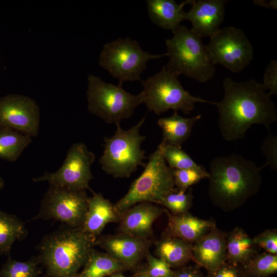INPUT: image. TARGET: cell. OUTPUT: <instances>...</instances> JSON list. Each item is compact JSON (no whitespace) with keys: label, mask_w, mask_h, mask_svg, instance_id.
<instances>
[{"label":"cell","mask_w":277,"mask_h":277,"mask_svg":"<svg viewBox=\"0 0 277 277\" xmlns=\"http://www.w3.org/2000/svg\"><path fill=\"white\" fill-rule=\"evenodd\" d=\"M223 87V98L215 105L220 133L225 140L244 139L254 124L264 126L270 131V125L277 121V111L262 83L254 79L238 82L226 77Z\"/></svg>","instance_id":"cell-1"},{"label":"cell","mask_w":277,"mask_h":277,"mask_svg":"<svg viewBox=\"0 0 277 277\" xmlns=\"http://www.w3.org/2000/svg\"><path fill=\"white\" fill-rule=\"evenodd\" d=\"M262 168L238 154L213 158L209 163L208 194L213 204L234 210L256 194L262 183Z\"/></svg>","instance_id":"cell-2"},{"label":"cell","mask_w":277,"mask_h":277,"mask_svg":"<svg viewBox=\"0 0 277 277\" xmlns=\"http://www.w3.org/2000/svg\"><path fill=\"white\" fill-rule=\"evenodd\" d=\"M96 238L81 228L62 229L45 235L38 245L41 264L49 277H75L86 264Z\"/></svg>","instance_id":"cell-3"},{"label":"cell","mask_w":277,"mask_h":277,"mask_svg":"<svg viewBox=\"0 0 277 277\" xmlns=\"http://www.w3.org/2000/svg\"><path fill=\"white\" fill-rule=\"evenodd\" d=\"M172 32L173 37L165 40L169 57L166 69L200 83L210 80L214 75L215 68L202 37L185 25L179 26Z\"/></svg>","instance_id":"cell-4"},{"label":"cell","mask_w":277,"mask_h":277,"mask_svg":"<svg viewBox=\"0 0 277 277\" xmlns=\"http://www.w3.org/2000/svg\"><path fill=\"white\" fill-rule=\"evenodd\" d=\"M162 143L148 157L141 175L134 180L127 193L114 207L120 215L140 203L161 204L168 194L177 191L173 176V169L167 164L162 153Z\"/></svg>","instance_id":"cell-5"},{"label":"cell","mask_w":277,"mask_h":277,"mask_svg":"<svg viewBox=\"0 0 277 277\" xmlns=\"http://www.w3.org/2000/svg\"><path fill=\"white\" fill-rule=\"evenodd\" d=\"M145 121L143 117L136 125L127 130L116 124V131L112 136L104 138V151L99 160L102 169L114 178H127L138 166H146L145 152L141 144L146 136L140 129Z\"/></svg>","instance_id":"cell-6"},{"label":"cell","mask_w":277,"mask_h":277,"mask_svg":"<svg viewBox=\"0 0 277 277\" xmlns=\"http://www.w3.org/2000/svg\"><path fill=\"white\" fill-rule=\"evenodd\" d=\"M178 77L164 66L159 72L145 81H141L143 87L141 92L143 103H145L149 111L161 115L172 109L189 114L196 103L215 105L214 102L192 95L184 88Z\"/></svg>","instance_id":"cell-7"},{"label":"cell","mask_w":277,"mask_h":277,"mask_svg":"<svg viewBox=\"0 0 277 277\" xmlns=\"http://www.w3.org/2000/svg\"><path fill=\"white\" fill-rule=\"evenodd\" d=\"M87 98L88 111L108 124H120L130 117L135 108L143 103L141 93L133 95L125 91L122 84L106 83L90 74Z\"/></svg>","instance_id":"cell-8"},{"label":"cell","mask_w":277,"mask_h":277,"mask_svg":"<svg viewBox=\"0 0 277 277\" xmlns=\"http://www.w3.org/2000/svg\"><path fill=\"white\" fill-rule=\"evenodd\" d=\"M164 56H167V53L152 54L143 50L137 42L129 37L118 38L103 46L99 64L122 84L141 81L140 76L147 62Z\"/></svg>","instance_id":"cell-9"},{"label":"cell","mask_w":277,"mask_h":277,"mask_svg":"<svg viewBox=\"0 0 277 277\" xmlns=\"http://www.w3.org/2000/svg\"><path fill=\"white\" fill-rule=\"evenodd\" d=\"M85 190H76L50 185L33 219L54 220L70 228H82L87 211Z\"/></svg>","instance_id":"cell-10"},{"label":"cell","mask_w":277,"mask_h":277,"mask_svg":"<svg viewBox=\"0 0 277 277\" xmlns=\"http://www.w3.org/2000/svg\"><path fill=\"white\" fill-rule=\"evenodd\" d=\"M210 38L206 47L214 65H222L232 72L237 73L253 59V46L240 28L231 26L220 28Z\"/></svg>","instance_id":"cell-11"},{"label":"cell","mask_w":277,"mask_h":277,"mask_svg":"<svg viewBox=\"0 0 277 277\" xmlns=\"http://www.w3.org/2000/svg\"><path fill=\"white\" fill-rule=\"evenodd\" d=\"M95 159V154L84 143H75L69 149L59 169L52 173L46 172L33 181H47L50 185L72 190L90 189L89 184L93 179L91 167Z\"/></svg>","instance_id":"cell-12"},{"label":"cell","mask_w":277,"mask_h":277,"mask_svg":"<svg viewBox=\"0 0 277 277\" xmlns=\"http://www.w3.org/2000/svg\"><path fill=\"white\" fill-rule=\"evenodd\" d=\"M39 123V107L33 100L16 94L0 98V127L31 137L38 135Z\"/></svg>","instance_id":"cell-13"},{"label":"cell","mask_w":277,"mask_h":277,"mask_svg":"<svg viewBox=\"0 0 277 277\" xmlns=\"http://www.w3.org/2000/svg\"><path fill=\"white\" fill-rule=\"evenodd\" d=\"M151 245L148 239L128 234L105 235L96 239L95 245L105 249L107 253L124 264L133 267L149 252Z\"/></svg>","instance_id":"cell-14"},{"label":"cell","mask_w":277,"mask_h":277,"mask_svg":"<svg viewBox=\"0 0 277 277\" xmlns=\"http://www.w3.org/2000/svg\"><path fill=\"white\" fill-rule=\"evenodd\" d=\"M226 0H192L191 7L185 13V20L189 21L190 28L201 37H211L223 22Z\"/></svg>","instance_id":"cell-15"},{"label":"cell","mask_w":277,"mask_h":277,"mask_svg":"<svg viewBox=\"0 0 277 277\" xmlns=\"http://www.w3.org/2000/svg\"><path fill=\"white\" fill-rule=\"evenodd\" d=\"M166 210L152 203H138L120 214L121 233L147 239L152 234L154 221Z\"/></svg>","instance_id":"cell-16"},{"label":"cell","mask_w":277,"mask_h":277,"mask_svg":"<svg viewBox=\"0 0 277 277\" xmlns=\"http://www.w3.org/2000/svg\"><path fill=\"white\" fill-rule=\"evenodd\" d=\"M193 261L208 271L226 261V234L216 226L192 244Z\"/></svg>","instance_id":"cell-17"},{"label":"cell","mask_w":277,"mask_h":277,"mask_svg":"<svg viewBox=\"0 0 277 277\" xmlns=\"http://www.w3.org/2000/svg\"><path fill=\"white\" fill-rule=\"evenodd\" d=\"M92 193L88 200L87 211L81 228L96 238L108 224L119 221L120 216L109 200L101 193Z\"/></svg>","instance_id":"cell-18"},{"label":"cell","mask_w":277,"mask_h":277,"mask_svg":"<svg viewBox=\"0 0 277 277\" xmlns=\"http://www.w3.org/2000/svg\"><path fill=\"white\" fill-rule=\"evenodd\" d=\"M167 214L169 234L191 244L216 226L213 221L201 219L188 212Z\"/></svg>","instance_id":"cell-19"},{"label":"cell","mask_w":277,"mask_h":277,"mask_svg":"<svg viewBox=\"0 0 277 277\" xmlns=\"http://www.w3.org/2000/svg\"><path fill=\"white\" fill-rule=\"evenodd\" d=\"M147 11L151 21L159 27L173 32L185 21L183 8L192 0L177 4L174 0H147Z\"/></svg>","instance_id":"cell-20"},{"label":"cell","mask_w":277,"mask_h":277,"mask_svg":"<svg viewBox=\"0 0 277 277\" xmlns=\"http://www.w3.org/2000/svg\"><path fill=\"white\" fill-rule=\"evenodd\" d=\"M201 117V114H198L186 118L174 111L170 116L160 118L157 125L162 131V141L166 145L181 147L191 135L194 124Z\"/></svg>","instance_id":"cell-21"},{"label":"cell","mask_w":277,"mask_h":277,"mask_svg":"<svg viewBox=\"0 0 277 277\" xmlns=\"http://www.w3.org/2000/svg\"><path fill=\"white\" fill-rule=\"evenodd\" d=\"M258 247L241 228L236 227L226 234V261L243 266L258 253Z\"/></svg>","instance_id":"cell-22"},{"label":"cell","mask_w":277,"mask_h":277,"mask_svg":"<svg viewBox=\"0 0 277 277\" xmlns=\"http://www.w3.org/2000/svg\"><path fill=\"white\" fill-rule=\"evenodd\" d=\"M155 251L171 267L182 266L193 261L192 244L169 234L157 242Z\"/></svg>","instance_id":"cell-23"},{"label":"cell","mask_w":277,"mask_h":277,"mask_svg":"<svg viewBox=\"0 0 277 277\" xmlns=\"http://www.w3.org/2000/svg\"><path fill=\"white\" fill-rule=\"evenodd\" d=\"M83 271L75 277H105L127 268L108 253L91 251Z\"/></svg>","instance_id":"cell-24"},{"label":"cell","mask_w":277,"mask_h":277,"mask_svg":"<svg viewBox=\"0 0 277 277\" xmlns=\"http://www.w3.org/2000/svg\"><path fill=\"white\" fill-rule=\"evenodd\" d=\"M24 223L13 214L0 210V255H8L14 243L26 237Z\"/></svg>","instance_id":"cell-25"},{"label":"cell","mask_w":277,"mask_h":277,"mask_svg":"<svg viewBox=\"0 0 277 277\" xmlns=\"http://www.w3.org/2000/svg\"><path fill=\"white\" fill-rule=\"evenodd\" d=\"M31 141L29 135L0 127V158L9 162L16 161Z\"/></svg>","instance_id":"cell-26"},{"label":"cell","mask_w":277,"mask_h":277,"mask_svg":"<svg viewBox=\"0 0 277 277\" xmlns=\"http://www.w3.org/2000/svg\"><path fill=\"white\" fill-rule=\"evenodd\" d=\"M242 267L245 277H268L277 272V254L257 253Z\"/></svg>","instance_id":"cell-27"},{"label":"cell","mask_w":277,"mask_h":277,"mask_svg":"<svg viewBox=\"0 0 277 277\" xmlns=\"http://www.w3.org/2000/svg\"><path fill=\"white\" fill-rule=\"evenodd\" d=\"M38 256L22 262L13 260L10 255L0 268V277H38L41 272Z\"/></svg>","instance_id":"cell-28"},{"label":"cell","mask_w":277,"mask_h":277,"mask_svg":"<svg viewBox=\"0 0 277 277\" xmlns=\"http://www.w3.org/2000/svg\"><path fill=\"white\" fill-rule=\"evenodd\" d=\"M162 153L168 166L173 169H194L206 173L204 167L197 164L181 147L166 145L162 141Z\"/></svg>","instance_id":"cell-29"},{"label":"cell","mask_w":277,"mask_h":277,"mask_svg":"<svg viewBox=\"0 0 277 277\" xmlns=\"http://www.w3.org/2000/svg\"><path fill=\"white\" fill-rule=\"evenodd\" d=\"M192 189L190 187L187 192L177 191L167 194L160 204L173 214H180L188 212L192 206Z\"/></svg>","instance_id":"cell-30"},{"label":"cell","mask_w":277,"mask_h":277,"mask_svg":"<svg viewBox=\"0 0 277 277\" xmlns=\"http://www.w3.org/2000/svg\"><path fill=\"white\" fill-rule=\"evenodd\" d=\"M173 176L177 191L185 192L192 185L208 179L209 173L194 169H173Z\"/></svg>","instance_id":"cell-31"},{"label":"cell","mask_w":277,"mask_h":277,"mask_svg":"<svg viewBox=\"0 0 277 277\" xmlns=\"http://www.w3.org/2000/svg\"><path fill=\"white\" fill-rule=\"evenodd\" d=\"M263 140L261 150L265 155L266 162L261 166L262 169L269 166L272 170L277 171V136L273 135L270 131Z\"/></svg>","instance_id":"cell-32"},{"label":"cell","mask_w":277,"mask_h":277,"mask_svg":"<svg viewBox=\"0 0 277 277\" xmlns=\"http://www.w3.org/2000/svg\"><path fill=\"white\" fill-rule=\"evenodd\" d=\"M146 257L148 263L147 272L150 277H173L174 271L164 260L154 257L149 252Z\"/></svg>","instance_id":"cell-33"},{"label":"cell","mask_w":277,"mask_h":277,"mask_svg":"<svg viewBox=\"0 0 277 277\" xmlns=\"http://www.w3.org/2000/svg\"><path fill=\"white\" fill-rule=\"evenodd\" d=\"M257 246L270 254H277V232L275 229H268L253 238Z\"/></svg>","instance_id":"cell-34"},{"label":"cell","mask_w":277,"mask_h":277,"mask_svg":"<svg viewBox=\"0 0 277 277\" xmlns=\"http://www.w3.org/2000/svg\"><path fill=\"white\" fill-rule=\"evenodd\" d=\"M207 277H245L242 266L225 261L216 269L208 271Z\"/></svg>","instance_id":"cell-35"},{"label":"cell","mask_w":277,"mask_h":277,"mask_svg":"<svg viewBox=\"0 0 277 277\" xmlns=\"http://www.w3.org/2000/svg\"><path fill=\"white\" fill-rule=\"evenodd\" d=\"M264 89L269 91L271 96L277 94V61L271 60L268 64L263 78L262 83Z\"/></svg>","instance_id":"cell-36"},{"label":"cell","mask_w":277,"mask_h":277,"mask_svg":"<svg viewBox=\"0 0 277 277\" xmlns=\"http://www.w3.org/2000/svg\"><path fill=\"white\" fill-rule=\"evenodd\" d=\"M173 277H203L199 269L196 267H184L174 271Z\"/></svg>","instance_id":"cell-37"},{"label":"cell","mask_w":277,"mask_h":277,"mask_svg":"<svg viewBox=\"0 0 277 277\" xmlns=\"http://www.w3.org/2000/svg\"><path fill=\"white\" fill-rule=\"evenodd\" d=\"M253 3L259 7H263L268 9H277V1L276 0H254Z\"/></svg>","instance_id":"cell-38"},{"label":"cell","mask_w":277,"mask_h":277,"mask_svg":"<svg viewBox=\"0 0 277 277\" xmlns=\"http://www.w3.org/2000/svg\"><path fill=\"white\" fill-rule=\"evenodd\" d=\"M111 277H127V276H125L124 275H123L122 273H120L117 272L111 274Z\"/></svg>","instance_id":"cell-39"},{"label":"cell","mask_w":277,"mask_h":277,"mask_svg":"<svg viewBox=\"0 0 277 277\" xmlns=\"http://www.w3.org/2000/svg\"><path fill=\"white\" fill-rule=\"evenodd\" d=\"M137 277H150L149 274L147 272H144L143 273H140Z\"/></svg>","instance_id":"cell-40"},{"label":"cell","mask_w":277,"mask_h":277,"mask_svg":"<svg viewBox=\"0 0 277 277\" xmlns=\"http://www.w3.org/2000/svg\"><path fill=\"white\" fill-rule=\"evenodd\" d=\"M4 186V182L3 179L0 176V189H2Z\"/></svg>","instance_id":"cell-41"}]
</instances>
